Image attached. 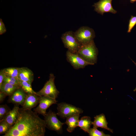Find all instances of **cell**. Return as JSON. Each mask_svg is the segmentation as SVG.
Returning a JSON list of instances; mask_svg holds the SVG:
<instances>
[{
    "label": "cell",
    "instance_id": "18",
    "mask_svg": "<svg viewBox=\"0 0 136 136\" xmlns=\"http://www.w3.org/2000/svg\"><path fill=\"white\" fill-rule=\"evenodd\" d=\"M20 88L11 84L8 82H3L0 87V91L5 94L7 96L11 95L17 89Z\"/></svg>",
    "mask_w": 136,
    "mask_h": 136
},
{
    "label": "cell",
    "instance_id": "9",
    "mask_svg": "<svg viewBox=\"0 0 136 136\" xmlns=\"http://www.w3.org/2000/svg\"><path fill=\"white\" fill-rule=\"evenodd\" d=\"M57 102L55 99L45 96H39V101L38 106L34 109L35 112L44 116L46 115L47 109L51 105L56 104Z\"/></svg>",
    "mask_w": 136,
    "mask_h": 136
},
{
    "label": "cell",
    "instance_id": "8",
    "mask_svg": "<svg viewBox=\"0 0 136 136\" xmlns=\"http://www.w3.org/2000/svg\"><path fill=\"white\" fill-rule=\"evenodd\" d=\"M66 55L67 61L76 69L83 68L88 65L94 64L86 61L77 53H72L68 50Z\"/></svg>",
    "mask_w": 136,
    "mask_h": 136
},
{
    "label": "cell",
    "instance_id": "6",
    "mask_svg": "<svg viewBox=\"0 0 136 136\" xmlns=\"http://www.w3.org/2000/svg\"><path fill=\"white\" fill-rule=\"evenodd\" d=\"M57 108V115L63 118H66L76 114H80L83 112L81 109L65 103L58 104Z\"/></svg>",
    "mask_w": 136,
    "mask_h": 136
},
{
    "label": "cell",
    "instance_id": "1",
    "mask_svg": "<svg viewBox=\"0 0 136 136\" xmlns=\"http://www.w3.org/2000/svg\"><path fill=\"white\" fill-rule=\"evenodd\" d=\"M46 127L44 120L37 113L22 108L15 123L3 136H44Z\"/></svg>",
    "mask_w": 136,
    "mask_h": 136
},
{
    "label": "cell",
    "instance_id": "27",
    "mask_svg": "<svg viewBox=\"0 0 136 136\" xmlns=\"http://www.w3.org/2000/svg\"><path fill=\"white\" fill-rule=\"evenodd\" d=\"M7 95L4 93L0 92V103H1L4 100Z\"/></svg>",
    "mask_w": 136,
    "mask_h": 136
},
{
    "label": "cell",
    "instance_id": "3",
    "mask_svg": "<svg viewBox=\"0 0 136 136\" xmlns=\"http://www.w3.org/2000/svg\"><path fill=\"white\" fill-rule=\"evenodd\" d=\"M55 77L53 74H50L49 80L45 83L43 87L36 92V94L39 96H47L56 99L59 92L55 85Z\"/></svg>",
    "mask_w": 136,
    "mask_h": 136
},
{
    "label": "cell",
    "instance_id": "19",
    "mask_svg": "<svg viewBox=\"0 0 136 136\" xmlns=\"http://www.w3.org/2000/svg\"><path fill=\"white\" fill-rule=\"evenodd\" d=\"M19 82L21 88L27 93L36 94V92L32 89L31 83L19 80Z\"/></svg>",
    "mask_w": 136,
    "mask_h": 136
},
{
    "label": "cell",
    "instance_id": "7",
    "mask_svg": "<svg viewBox=\"0 0 136 136\" xmlns=\"http://www.w3.org/2000/svg\"><path fill=\"white\" fill-rule=\"evenodd\" d=\"M57 115V113L49 111L44 116V120L46 127L59 133L61 131L62 126L64 123L61 122L58 119Z\"/></svg>",
    "mask_w": 136,
    "mask_h": 136
},
{
    "label": "cell",
    "instance_id": "17",
    "mask_svg": "<svg viewBox=\"0 0 136 136\" xmlns=\"http://www.w3.org/2000/svg\"><path fill=\"white\" fill-rule=\"evenodd\" d=\"M91 118L89 117L84 116L79 120L78 126L85 132H88L90 127L92 124Z\"/></svg>",
    "mask_w": 136,
    "mask_h": 136
},
{
    "label": "cell",
    "instance_id": "12",
    "mask_svg": "<svg viewBox=\"0 0 136 136\" xmlns=\"http://www.w3.org/2000/svg\"><path fill=\"white\" fill-rule=\"evenodd\" d=\"M39 96L35 94H27L22 108L25 109L31 110L39 104Z\"/></svg>",
    "mask_w": 136,
    "mask_h": 136
},
{
    "label": "cell",
    "instance_id": "2",
    "mask_svg": "<svg viewBox=\"0 0 136 136\" xmlns=\"http://www.w3.org/2000/svg\"><path fill=\"white\" fill-rule=\"evenodd\" d=\"M76 53L88 62L94 64L96 63L98 50L93 40L81 45Z\"/></svg>",
    "mask_w": 136,
    "mask_h": 136
},
{
    "label": "cell",
    "instance_id": "13",
    "mask_svg": "<svg viewBox=\"0 0 136 136\" xmlns=\"http://www.w3.org/2000/svg\"><path fill=\"white\" fill-rule=\"evenodd\" d=\"M18 78L20 80L32 83L33 80V73L28 68H19Z\"/></svg>",
    "mask_w": 136,
    "mask_h": 136
},
{
    "label": "cell",
    "instance_id": "28",
    "mask_svg": "<svg viewBox=\"0 0 136 136\" xmlns=\"http://www.w3.org/2000/svg\"><path fill=\"white\" fill-rule=\"evenodd\" d=\"M130 1L131 3H133L136 1V0H130Z\"/></svg>",
    "mask_w": 136,
    "mask_h": 136
},
{
    "label": "cell",
    "instance_id": "21",
    "mask_svg": "<svg viewBox=\"0 0 136 136\" xmlns=\"http://www.w3.org/2000/svg\"><path fill=\"white\" fill-rule=\"evenodd\" d=\"M0 121V134H4L9 131L11 126L4 120Z\"/></svg>",
    "mask_w": 136,
    "mask_h": 136
},
{
    "label": "cell",
    "instance_id": "30",
    "mask_svg": "<svg viewBox=\"0 0 136 136\" xmlns=\"http://www.w3.org/2000/svg\"><path fill=\"white\" fill-rule=\"evenodd\" d=\"M133 91H136V87L134 89Z\"/></svg>",
    "mask_w": 136,
    "mask_h": 136
},
{
    "label": "cell",
    "instance_id": "29",
    "mask_svg": "<svg viewBox=\"0 0 136 136\" xmlns=\"http://www.w3.org/2000/svg\"><path fill=\"white\" fill-rule=\"evenodd\" d=\"M132 61L134 63V64L135 65V66H136V63L135 62H134L133 61L132 59H131Z\"/></svg>",
    "mask_w": 136,
    "mask_h": 136
},
{
    "label": "cell",
    "instance_id": "24",
    "mask_svg": "<svg viewBox=\"0 0 136 136\" xmlns=\"http://www.w3.org/2000/svg\"><path fill=\"white\" fill-rule=\"evenodd\" d=\"M136 24V16H133L131 15L129 21L127 32L130 33L132 29Z\"/></svg>",
    "mask_w": 136,
    "mask_h": 136
},
{
    "label": "cell",
    "instance_id": "15",
    "mask_svg": "<svg viewBox=\"0 0 136 136\" xmlns=\"http://www.w3.org/2000/svg\"><path fill=\"white\" fill-rule=\"evenodd\" d=\"M19 106L15 105L2 119L5 120L11 127L15 123L18 117L20 108Z\"/></svg>",
    "mask_w": 136,
    "mask_h": 136
},
{
    "label": "cell",
    "instance_id": "10",
    "mask_svg": "<svg viewBox=\"0 0 136 136\" xmlns=\"http://www.w3.org/2000/svg\"><path fill=\"white\" fill-rule=\"evenodd\" d=\"M112 0H100L98 2L94 3L93 6L95 8L94 10L102 15L106 12L116 13L117 11L113 8L112 6Z\"/></svg>",
    "mask_w": 136,
    "mask_h": 136
},
{
    "label": "cell",
    "instance_id": "20",
    "mask_svg": "<svg viewBox=\"0 0 136 136\" xmlns=\"http://www.w3.org/2000/svg\"><path fill=\"white\" fill-rule=\"evenodd\" d=\"M4 70L6 76L18 78L19 68L9 67L5 69Z\"/></svg>",
    "mask_w": 136,
    "mask_h": 136
},
{
    "label": "cell",
    "instance_id": "16",
    "mask_svg": "<svg viewBox=\"0 0 136 136\" xmlns=\"http://www.w3.org/2000/svg\"><path fill=\"white\" fill-rule=\"evenodd\" d=\"M80 114H75L66 118L65 123L67 125V131L71 132L78 126Z\"/></svg>",
    "mask_w": 136,
    "mask_h": 136
},
{
    "label": "cell",
    "instance_id": "22",
    "mask_svg": "<svg viewBox=\"0 0 136 136\" xmlns=\"http://www.w3.org/2000/svg\"><path fill=\"white\" fill-rule=\"evenodd\" d=\"M97 128L93 127L90 128L88 133L90 136H109L110 135L105 134L103 131L98 130Z\"/></svg>",
    "mask_w": 136,
    "mask_h": 136
},
{
    "label": "cell",
    "instance_id": "25",
    "mask_svg": "<svg viewBox=\"0 0 136 136\" xmlns=\"http://www.w3.org/2000/svg\"><path fill=\"white\" fill-rule=\"evenodd\" d=\"M6 31L5 25L2 19H0V35H2Z\"/></svg>",
    "mask_w": 136,
    "mask_h": 136
},
{
    "label": "cell",
    "instance_id": "14",
    "mask_svg": "<svg viewBox=\"0 0 136 136\" xmlns=\"http://www.w3.org/2000/svg\"><path fill=\"white\" fill-rule=\"evenodd\" d=\"M94 120L92 122L93 127L104 128L112 133H113V130L108 126V123L104 114H101L96 115L94 117Z\"/></svg>",
    "mask_w": 136,
    "mask_h": 136
},
{
    "label": "cell",
    "instance_id": "26",
    "mask_svg": "<svg viewBox=\"0 0 136 136\" xmlns=\"http://www.w3.org/2000/svg\"><path fill=\"white\" fill-rule=\"evenodd\" d=\"M6 75L5 73L4 69L1 70L0 71V87L2 86L4 82V80Z\"/></svg>",
    "mask_w": 136,
    "mask_h": 136
},
{
    "label": "cell",
    "instance_id": "11",
    "mask_svg": "<svg viewBox=\"0 0 136 136\" xmlns=\"http://www.w3.org/2000/svg\"><path fill=\"white\" fill-rule=\"evenodd\" d=\"M27 94L21 88H18L9 96L8 101L9 103L22 106Z\"/></svg>",
    "mask_w": 136,
    "mask_h": 136
},
{
    "label": "cell",
    "instance_id": "23",
    "mask_svg": "<svg viewBox=\"0 0 136 136\" xmlns=\"http://www.w3.org/2000/svg\"><path fill=\"white\" fill-rule=\"evenodd\" d=\"M10 109L6 105L0 106V120L3 119L10 111Z\"/></svg>",
    "mask_w": 136,
    "mask_h": 136
},
{
    "label": "cell",
    "instance_id": "4",
    "mask_svg": "<svg viewBox=\"0 0 136 136\" xmlns=\"http://www.w3.org/2000/svg\"><path fill=\"white\" fill-rule=\"evenodd\" d=\"M61 39L68 51L73 53H77L81 45L77 40L74 32L71 31L66 32L62 34Z\"/></svg>",
    "mask_w": 136,
    "mask_h": 136
},
{
    "label": "cell",
    "instance_id": "5",
    "mask_svg": "<svg viewBox=\"0 0 136 136\" xmlns=\"http://www.w3.org/2000/svg\"><path fill=\"white\" fill-rule=\"evenodd\" d=\"M74 34L81 45L86 44L93 40L95 36L94 30L86 26L81 27L74 32Z\"/></svg>",
    "mask_w": 136,
    "mask_h": 136
}]
</instances>
